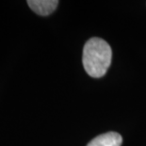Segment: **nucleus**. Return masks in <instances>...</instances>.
<instances>
[{
    "instance_id": "obj_3",
    "label": "nucleus",
    "mask_w": 146,
    "mask_h": 146,
    "mask_svg": "<svg viewBox=\"0 0 146 146\" xmlns=\"http://www.w3.org/2000/svg\"><path fill=\"white\" fill-rule=\"evenodd\" d=\"M123 138L119 133L108 132L92 139L87 146H121Z\"/></svg>"
},
{
    "instance_id": "obj_2",
    "label": "nucleus",
    "mask_w": 146,
    "mask_h": 146,
    "mask_svg": "<svg viewBox=\"0 0 146 146\" xmlns=\"http://www.w3.org/2000/svg\"><path fill=\"white\" fill-rule=\"evenodd\" d=\"M27 3L35 13L41 16L51 14L58 5V0H27Z\"/></svg>"
},
{
    "instance_id": "obj_1",
    "label": "nucleus",
    "mask_w": 146,
    "mask_h": 146,
    "mask_svg": "<svg viewBox=\"0 0 146 146\" xmlns=\"http://www.w3.org/2000/svg\"><path fill=\"white\" fill-rule=\"evenodd\" d=\"M112 58L110 46L104 39L92 37L86 42L83 48V67L92 78L103 77L110 67Z\"/></svg>"
}]
</instances>
